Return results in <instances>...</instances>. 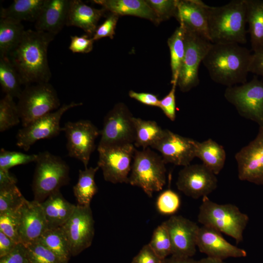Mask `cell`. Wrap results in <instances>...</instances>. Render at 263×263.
Returning <instances> with one entry per match:
<instances>
[{
	"label": "cell",
	"instance_id": "cell-1",
	"mask_svg": "<svg viewBox=\"0 0 263 263\" xmlns=\"http://www.w3.org/2000/svg\"><path fill=\"white\" fill-rule=\"evenodd\" d=\"M55 37L36 30H25L19 43L9 54L22 85L49 82L52 74L47 51Z\"/></svg>",
	"mask_w": 263,
	"mask_h": 263
},
{
	"label": "cell",
	"instance_id": "cell-2",
	"mask_svg": "<svg viewBox=\"0 0 263 263\" xmlns=\"http://www.w3.org/2000/svg\"><path fill=\"white\" fill-rule=\"evenodd\" d=\"M251 51L237 43H212L202 62L210 78L226 87L247 82Z\"/></svg>",
	"mask_w": 263,
	"mask_h": 263
},
{
	"label": "cell",
	"instance_id": "cell-3",
	"mask_svg": "<svg viewBox=\"0 0 263 263\" xmlns=\"http://www.w3.org/2000/svg\"><path fill=\"white\" fill-rule=\"evenodd\" d=\"M246 24L245 0H232L223 6L208 7V36L212 43H245Z\"/></svg>",
	"mask_w": 263,
	"mask_h": 263
},
{
	"label": "cell",
	"instance_id": "cell-4",
	"mask_svg": "<svg viewBox=\"0 0 263 263\" xmlns=\"http://www.w3.org/2000/svg\"><path fill=\"white\" fill-rule=\"evenodd\" d=\"M198 221L203 226L232 237L238 244L243 240L249 217L234 204H219L205 196L199 207Z\"/></svg>",
	"mask_w": 263,
	"mask_h": 263
},
{
	"label": "cell",
	"instance_id": "cell-5",
	"mask_svg": "<svg viewBox=\"0 0 263 263\" xmlns=\"http://www.w3.org/2000/svg\"><path fill=\"white\" fill-rule=\"evenodd\" d=\"M32 182L34 200L40 203L69 184V167L60 157L48 151L38 154Z\"/></svg>",
	"mask_w": 263,
	"mask_h": 263
},
{
	"label": "cell",
	"instance_id": "cell-6",
	"mask_svg": "<svg viewBox=\"0 0 263 263\" xmlns=\"http://www.w3.org/2000/svg\"><path fill=\"white\" fill-rule=\"evenodd\" d=\"M162 156L149 148L135 150L129 183L141 188L150 197L161 190L166 182V168Z\"/></svg>",
	"mask_w": 263,
	"mask_h": 263
},
{
	"label": "cell",
	"instance_id": "cell-7",
	"mask_svg": "<svg viewBox=\"0 0 263 263\" xmlns=\"http://www.w3.org/2000/svg\"><path fill=\"white\" fill-rule=\"evenodd\" d=\"M18 98L17 105L22 127L60 107L57 92L49 82L25 86Z\"/></svg>",
	"mask_w": 263,
	"mask_h": 263
},
{
	"label": "cell",
	"instance_id": "cell-8",
	"mask_svg": "<svg viewBox=\"0 0 263 263\" xmlns=\"http://www.w3.org/2000/svg\"><path fill=\"white\" fill-rule=\"evenodd\" d=\"M224 97L240 116L263 126V81L257 76L240 85L226 87Z\"/></svg>",
	"mask_w": 263,
	"mask_h": 263
},
{
	"label": "cell",
	"instance_id": "cell-9",
	"mask_svg": "<svg viewBox=\"0 0 263 263\" xmlns=\"http://www.w3.org/2000/svg\"><path fill=\"white\" fill-rule=\"evenodd\" d=\"M133 118L134 116L124 103L115 105L104 118L98 146L134 144L135 130Z\"/></svg>",
	"mask_w": 263,
	"mask_h": 263
},
{
	"label": "cell",
	"instance_id": "cell-10",
	"mask_svg": "<svg viewBox=\"0 0 263 263\" xmlns=\"http://www.w3.org/2000/svg\"><path fill=\"white\" fill-rule=\"evenodd\" d=\"M211 44L206 38L185 30V55L177 82L182 92H188L199 85V66Z\"/></svg>",
	"mask_w": 263,
	"mask_h": 263
},
{
	"label": "cell",
	"instance_id": "cell-11",
	"mask_svg": "<svg viewBox=\"0 0 263 263\" xmlns=\"http://www.w3.org/2000/svg\"><path fill=\"white\" fill-rule=\"evenodd\" d=\"M135 150L133 144L97 146V166L101 169L106 181L113 184L129 183Z\"/></svg>",
	"mask_w": 263,
	"mask_h": 263
},
{
	"label": "cell",
	"instance_id": "cell-12",
	"mask_svg": "<svg viewBox=\"0 0 263 263\" xmlns=\"http://www.w3.org/2000/svg\"><path fill=\"white\" fill-rule=\"evenodd\" d=\"M82 105L81 102L63 104L56 111L51 112L20 129L16 135L17 146L25 151L38 140L57 136L62 132L61 119L68 110Z\"/></svg>",
	"mask_w": 263,
	"mask_h": 263
},
{
	"label": "cell",
	"instance_id": "cell-13",
	"mask_svg": "<svg viewBox=\"0 0 263 263\" xmlns=\"http://www.w3.org/2000/svg\"><path fill=\"white\" fill-rule=\"evenodd\" d=\"M62 130L67 140L68 155L81 161L87 168L100 131L89 120L67 122Z\"/></svg>",
	"mask_w": 263,
	"mask_h": 263
},
{
	"label": "cell",
	"instance_id": "cell-14",
	"mask_svg": "<svg viewBox=\"0 0 263 263\" xmlns=\"http://www.w3.org/2000/svg\"><path fill=\"white\" fill-rule=\"evenodd\" d=\"M94 221L89 206L77 204L62 229L68 242L72 256L80 254L90 247L94 235Z\"/></svg>",
	"mask_w": 263,
	"mask_h": 263
},
{
	"label": "cell",
	"instance_id": "cell-15",
	"mask_svg": "<svg viewBox=\"0 0 263 263\" xmlns=\"http://www.w3.org/2000/svg\"><path fill=\"white\" fill-rule=\"evenodd\" d=\"M241 181L263 185V126L255 138L235 155Z\"/></svg>",
	"mask_w": 263,
	"mask_h": 263
},
{
	"label": "cell",
	"instance_id": "cell-16",
	"mask_svg": "<svg viewBox=\"0 0 263 263\" xmlns=\"http://www.w3.org/2000/svg\"><path fill=\"white\" fill-rule=\"evenodd\" d=\"M217 184L216 175L203 164L184 167L176 183L180 191L195 199L207 196L216 189Z\"/></svg>",
	"mask_w": 263,
	"mask_h": 263
},
{
	"label": "cell",
	"instance_id": "cell-17",
	"mask_svg": "<svg viewBox=\"0 0 263 263\" xmlns=\"http://www.w3.org/2000/svg\"><path fill=\"white\" fill-rule=\"evenodd\" d=\"M163 223L171 243V255L192 258L196 252L200 227L195 222L180 215H173Z\"/></svg>",
	"mask_w": 263,
	"mask_h": 263
},
{
	"label": "cell",
	"instance_id": "cell-18",
	"mask_svg": "<svg viewBox=\"0 0 263 263\" xmlns=\"http://www.w3.org/2000/svg\"><path fill=\"white\" fill-rule=\"evenodd\" d=\"M196 140L166 129L163 137L152 148L161 153L165 164L185 167L195 156Z\"/></svg>",
	"mask_w": 263,
	"mask_h": 263
},
{
	"label": "cell",
	"instance_id": "cell-19",
	"mask_svg": "<svg viewBox=\"0 0 263 263\" xmlns=\"http://www.w3.org/2000/svg\"><path fill=\"white\" fill-rule=\"evenodd\" d=\"M20 243L25 246L38 241L48 229L40 203L26 199L18 209Z\"/></svg>",
	"mask_w": 263,
	"mask_h": 263
},
{
	"label": "cell",
	"instance_id": "cell-20",
	"mask_svg": "<svg viewBox=\"0 0 263 263\" xmlns=\"http://www.w3.org/2000/svg\"><path fill=\"white\" fill-rule=\"evenodd\" d=\"M196 245L207 257L224 260L228 258H243L246 252L227 242L220 232L209 227H200Z\"/></svg>",
	"mask_w": 263,
	"mask_h": 263
},
{
	"label": "cell",
	"instance_id": "cell-21",
	"mask_svg": "<svg viewBox=\"0 0 263 263\" xmlns=\"http://www.w3.org/2000/svg\"><path fill=\"white\" fill-rule=\"evenodd\" d=\"M208 7L200 0H178L174 18L186 31L198 34L209 40Z\"/></svg>",
	"mask_w": 263,
	"mask_h": 263
},
{
	"label": "cell",
	"instance_id": "cell-22",
	"mask_svg": "<svg viewBox=\"0 0 263 263\" xmlns=\"http://www.w3.org/2000/svg\"><path fill=\"white\" fill-rule=\"evenodd\" d=\"M70 0H46L35 22L36 30L55 36L66 25Z\"/></svg>",
	"mask_w": 263,
	"mask_h": 263
},
{
	"label": "cell",
	"instance_id": "cell-23",
	"mask_svg": "<svg viewBox=\"0 0 263 263\" xmlns=\"http://www.w3.org/2000/svg\"><path fill=\"white\" fill-rule=\"evenodd\" d=\"M106 11L103 8H94L80 0H70L66 25L80 28L89 37H93L99 20Z\"/></svg>",
	"mask_w": 263,
	"mask_h": 263
},
{
	"label": "cell",
	"instance_id": "cell-24",
	"mask_svg": "<svg viewBox=\"0 0 263 263\" xmlns=\"http://www.w3.org/2000/svg\"><path fill=\"white\" fill-rule=\"evenodd\" d=\"M93 3L118 16L131 15L144 18L155 24L160 21L155 14L144 0H94Z\"/></svg>",
	"mask_w": 263,
	"mask_h": 263
},
{
	"label": "cell",
	"instance_id": "cell-25",
	"mask_svg": "<svg viewBox=\"0 0 263 263\" xmlns=\"http://www.w3.org/2000/svg\"><path fill=\"white\" fill-rule=\"evenodd\" d=\"M48 228L61 227L73 214L76 205L63 196L60 190L40 203Z\"/></svg>",
	"mask_w": 263,
	"mask_h": 263
},
{
	"label": "cell",
	"instance_id": "cell-26",
	"mask_svg": "<svg viewBox=\"0 0 263 263\" xmlns=\"http://www.w3.org/2000/svg\"><path fill=\"white\" fill-rule=\"evenodd\" d=\"M195 156L215 175L223 169L226 160L224 147L211 138L201 142L196 141Z\"/></svg>",
	"mask_w": 263,
	"mask_h": 263
},
{
	"label": "cell",
	"instance_id": "cell-27",
	"mask_svg": "<svg viewBox=\"0 0 263 263\" xmlns=\"http://www.w3.org/2000/svg\"><path fill=\"white\" fill-rule=\"evenodd\" d=\"M246 23L253 52L263 48V0H245Z\"/></svg>",
	"mask_w": 263,
	"mask_h": 263
},
{
	"label": "cell",
	"instance_id": "cell-28",
	"mask_svg": "<svg viewBox=\"0 0 263 263\" xmlns=\"http://www.w3.org/2000/svg\"><path fill=\"white\" fill-rule=\"evenodd\" d=\"M46 0H14L7 8L1 7L0 18L36 22Z\"/></svg>",
	"mask_w": 263,
	"mask_h": 263
},
{
	"label": "cell",
	"instance_id": "cell-29",
	"mask_svg": "<svg viewBox=\"0 0 263 263\" xmlns=\"http://www.w3.org/2000/svg\"><path fill=\"white\" fill-rule=\"evenodd\" d=\"M133 121L135 130L133 145L137 148H152L165 133L166 129H163L155 121L134 117Z\"/></svg>",
	"mask_w": 263,
	"mask_h": 263
},
{
	"label": "cell",
	"instance_id": "cell-30",
	"mask_svg": "<svg viewBox=\"0 0 263 263\" xmlns=\"http://www.w3.org/2000/svg\"><path fill=\"white\" fill-rule=\"evenodd\" d=\"M99 168L96 167L79 169L76 184L73 187V192L80 206H89L98 188L95 182V175Z\"/></svg>",
	"mask_w": 263,
	"mask_h": 263
},
{
	"label": "cell",
	"instance_id": "cell-31",
	"mask_svg": "<svg viewBox=\"0 0 263 263\" xmlns=\"http://www.w3.org/2000/svg\"><path fill=\"white\" fill-rule=\"evenodd\" d=\"M25 31L21 22L0 18V56H8L19 43Z\"/></svg>",
	"mask_w": 263,
	"mask_h": 263
},
{
	"label": "cell",
	"instance_id": "cell-32",
	"mask_svg": "<svg viewBox=\"0 0 263 263\" xmlns=\"http://www.w3.org/2000/svg\"><path fill=\"white\" fill-rule=\"evenodd\" d=\"M185 30L179 25L168 39L170 51L172 85L177 86L179 73L185 51Z\"/></svg>",
	"mask_w": 263,
	"mask_h": 263
},
{
	"label": "cell",
	"instance_id": "cell-33",
	"mask_svg": "<svg viewBox=\"0 0 263 263\" xmlns=\"http://www.w3.org/2000/svg\"><path fill=\"white\" fill-rule=\"evenodd\" d=\"M39 240L62 262L68 263L72 255L68 242L61 227L48 228Z\"/></svg>",
	"mask_w": 263,
	"mask_h": 263
},
{
	"label": "cell",
	"instance_id": "cell-34",
	"mask_svg": "<svg viewBox=\"0 0 263 263\" xmlns=\"http://www.w3.org/2000/svg\"><path fill=\"white\" fill-rule=\"evenodd\" d=\"M0 84L5 94L13 98L22 92L19 75L8 56H0Z\"/></svg>",
	"mask_w": 263,
	"mask_h": 263
},
{
	"label": "cell",
	"instance_id": "cell-35",
	"mask_svg": "<svg viewBox=\"0 0 263 263\" xmlns=\"http://www.w3.org/2000/svg\"><path fill=\"white\" fill-rule=\"evenodd\" d=\"M13 97L6 95L0 100V132L21 123L17 105Z\"/></svg>",
	"mask_w": 263,
	"mask_h": 263
},
{
	"label": "cell",
	"instance_id": "cell-36",
	"mask_svg": "<svg viewBox=\"0 0 263 263\" xmlns=\"http://www.w3.org/2000/svg\"><path fill=\"white\" fill-rule=\"evenodd\" d=\"M148 244L162 260L171 255L172 245L170 237L163 223L154 229Z\"/></svg>",
	"mask_w": 263,
	"mask_h": 263
},
{
	"label": "cell",
	"instance_id": "cell-37",
	"mask_svg": "<svg viewBox=\"0 0 263 263\" xmlns=\"http://www.w3.org/2000/svg\"><path fill=\"white\" fill-rule=\"evenodd\" d=\"M25 200L16 185L0 187V214L17 210Z\"/></svg>",
	"mask_w": 263,
	"mask_h": 263
},
{
	"label": "cell",
	"instance_id": "cell-38",
	"mask_svg": "<svg viewBox=\"0 0 263 263\" xmlns=\"http://www.w3.org/2000/svg\"><path fill=\"white\" fill-rule=\"evenodd\" d=\"M26 247L29 263H65L39 240Z\"/></svg>",
	"mask_w": 263,
	"mask_h": 263
},
{
	"label": "cell",
	"instance_id": "cell-39",
	"mask_svg": "<svg viewBox=\"0 0 263 263\" xmlns=\"http://www.w3.org/2000/svg\"><path fill=\"white\" fill-rule=\"evenodd\" d=\"M38 154H26L1 148L0 150V169L9 170L12 167L36 162Z\"/></svg>",
	"mask_w": 263,
	"mask_h": 263
},
{
	"label": "cell",
	"instance_id": "cell-40",
	"mask_svg": "<svg viewBox=\"0 0 263 263\" xmlns=\"http://www.w3.org/2000/svg\"><path fill=\"white\" fill-rule=\"evenodd\" d=\"M0 231L17 243H20L18 210L0 214Z\"/></svg>",
	"mask_w": 263,
	"mask_h": 263
},
{
	"label": "cell",
	"instance_id": "cell-41",
	"mask_svg": "<svg viewBox=\"0 0 263 263\" xmlns=\"http://www.w3.org/2000/svg\"><path fill=\"white\" fill-rule=\"evenodd\" d=\"M180 199L175 192L171 189L163 191L158 197L156 207L158 211L163 215H171L179 208Z\"/></svg>",
	"mask_w": 263,
	"mask_h": 263
},
{
	"label": "cell",
	"instance_id": "cell-42",
	"mask_svg": "<svg viewBox=\"0 0 263 263\" xmlns=\"http://www.w3.org/2000/svg\"><path fill=\"white\" fill-rule=\"evenodd\" d=\"M178 0H146L160 22L174 17Z\"/></svg>",
	"mask_w": 263,
	"mask_h": 263
},
{
	"label": "cell",
	"instance_id": "cell-43",
	"mask_svg": "<svg viewBox=\"0 0 263 263\" xmlns=\"http://www.w3.org/2000/svg\"><path fill=\"white\" fill-rule=\"evenodd\" d=\"M118 18L119 16L111 13L104 21L97 27L92 37L94 41L106 37L113 38Z\"/></svg>",
	"mask_w": 263,
	"mask_h": 263
},
{
	"label": "cell",
	"instance_id": "cell-44",
	"mask_svg": "<svg viewBox=\"0 0 263 263\" xmlns=\"http://www.w3.org/2000/svg\"><path fill=\"white\" fill-rule=\"evenodd\" d=\"M69 49L73 53H89L93 50L94 40L87 34L71 36Z\"/></svg>",
	"mask_w": 263,
	"mask_h": 263
},
{
	"label": "cell",
	"instance_id": "cell-45",
	"mask_svg": "<svg viewBox=\"0 0 263 263\" xmlns=\"http://www.w3.org/2000/svg\"><path fill=\"white\" fill-rule=\"evenodd\" d=\"M177 85H172L169 93L162 99L159 100V108L163 112L165 115L171 121L176 119V98L175 91Z\"/></svg>",
	"mask_w": 263,
	"mask_h": 263
},
{
	"label": "cell",
	"instance_id": "cell-46",
	"mask_svg": "<svg viewBox=\"0 0 263 263\" xmlns=\"http://www.w3.org/2000/svg\"><path fill=\"white\" fill-rule=\"evenodd\" d=\"M0 263H29L26 246L18 244L11 252L0 258Z\"/></svg>",
	"mask_w": 263,
	"mask_h": 263
},
{
	"label": "cell",
	"instance_id": "cell-47",
	"mask_svg": "<svg viewBox=\"0 0 263 263\" xmlns=\"http://www.w3.org/2000/svg\"><path fill=\"white\" fill-rule=\"evenodd\" d=\"M162 260L147 244L133 257L131 263H162Z\"/></svg>",
	"mask_w": 263,
	"mask_h": 263
},
{
	"label": "cell",
	"instance_id": "cell-48",
	"mask_svg": "<svg viewBox=\"0 0 263 263\" xmlns=\"http://www.w3.org/2000/svg\"><path fill=\"white\" fill-rule=\"evenodd\" d=\"M249 72L263 77V48L252 54Z\"/></svg>",
	"mask_w": 263,
	"mask_h": 263
},
{
	"label": "cell",
	"instance_id": "cell-49",
	"mask_svg": "<svg viewBox=\"0 0 263 263\" xmlns=\"http://www.w3.org/2000/svg\"><path fill=\"white\" fill-rule=\"evenodd\" d=\"M129 95L130 97L135 99L143 104L159 107L160 100L154 94L147 93H137L131 90L129 92Z\"/></svg>",
	"mask_w": 263,
	"mask_h": 263
},
{
	"label": "cell",
	"instance_id": "cell-50",
	"mask_svg": "<svg viewBox=\"0 0 263 263\" xmlns=\"http://www.w3.org/2000/svg\"><path fill=\"white\" fill-rule=\"evenodd\" d=\"M18 243L0 231V258L11 252Z\"/></svg>",
	"mask_w": 263,
	"mask_h": 263
},
{
	"label": "cell",
	"instance_id": "cell-51",
	"mask_svg": "<svg viewBox=\"0 0 263 263\" xmlns=\"http://www.w3.org/2000/svg\"><path fill=\"white\" fill-rule=\"evenodd\" d=\"M17 179L9 170L0 169V187L16 185Z\"/></svg>",
	"mask_w": 263,
	"mask_h": 263
},
{
	"label": "cell",
	"instance_id": "cell-52",
	"mask_svg": "<svg viewBox=\"0 0 263 263\" xmlns=\"http://www.w3.org/2000/svg\"><path fill=\"white\" fill-rule=\"evenodd\" d=\"M195 261L192 258L171 255L163 260L162 263H195Z\"/></svg>",
	"mask_w": 263,
	"mask_h": 263
},
{
	"label": "cell",
	"instance_id": "cell-53",
	"mask_svg": "<svg viewBox=\"0 0 263 263\" xmlns=\"http://www.w3.org/2000/svg\"><path fill=\"white\" fill-rule=\"evenodd\" d=\"M195 263H227L224 260L209 257L202 258L199 260L195 261Z\"/></svg>",
	"mask_w": 263,
	"mask_h": 263
}]
</instances>
